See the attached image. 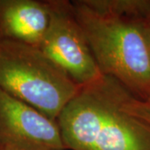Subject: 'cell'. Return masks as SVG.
<instances>
[{"label": "cell", "mask_w": 150, "mask_h": 150, "mask_svg": "<svg viewBox=\"0 0 150 150\" xmlns=\"http://www.w3.org/2000/svg\"><path fill=\"white\" fill-rule=\"evenodd\" d=\"M50 21L38 48L81 87L103 76L72 1L48 0Z\"/></svg>", "instance_id": "cell-4"}, {"label": "cell", "mask_w": 150, "mask_h": 150, "mask_svg": "<svg viewBox=\"0 0 150 150\" xmlns=\"http://www.w3.org/2000/svg\"><path fill=\"white\" fill-rule=\"evenodd\" d=\"M106 79L112 96L120 108L150 126V98L146 99L139 98L134 96L114 79L108 76H106Z\"/></svg>", "instance_id": "cell-8"}, {"label": "cell", "mask_w": 150, "mask_h": 150, "mask_svg": "<svg viewBox=\"0 0 150 150\" xmlns=\"http://www.w3.org/2000/svg\"><path fill=\"white\" fill-rule=\"evenodd\" d=\"M146 28H147V33H148V37H149V40L150 43V20L147 23Z\"/></svg>", "instance_id": "cell-10"}, {"label": "cell", "mask_w": 150, "mask_h": 150, "mask_svg": "<svg viewBox=\"0 0 150 150\" xmlns=\"http://www.w3.org/2000/svg\"><path fill=\"white\" fill-rule=\"evenodd\" d=\"M97 13L111 17L150 19V0H83Z\"/></svg>", "instance_id": "cell-7"}, {"label": "cell", "mask_w": 150, "mask_h": 150, "mask_svg": "<svg viewBox=\"0 0 150 150\" xmlns=\"http://www.w3.org/2000/svg\"><path fill=\"white\" fill-rule=\"evenodd\" d=\"M57 121L66 150H150V126L120 108L104 75L82 87Z\"/></svg>", "instance_id": "cell-1"}, {"label": "cell", "mask_w": 150, "mask_h": 150, "mask_svg": "<svg viewBox=\"0 0 150 150\" xmlns=\"http://www.w3.org/2000/svg\"><path fill=\"white\" fill-rule=\"evenodd\" d=\"M0 144L18 150H66L58 121L2 89Z\"/></svg>", "instance_id": "cell-5"}, {"label": "cell", "mask_w": 150, "mask_h": 150, "mask_svg": "<svg viewBox=\"0 0 150 150\" xmlns=\"http://www.w3.org/2000/svg\"><path fill=\"white\" fill-rule=\"evenodd\" d=\"M81 88L38 48L0 40V89L11 96L57 121Z\"/></svg>", "instance_id": "cell-3"}, {"label": "cell", "mask_w": 150, "mask_h": 150, "mask_svg": "<svg viewBox=\"0 0 150 150\" xmlns=\"http://www.w3.org/2000/svg\"><path fill=\"white\" fill-rule=\"evenodd\" d=\"M72 4L102 74L118 81L134 96L150 98V43L146 28L150 19L102 15L83 0Z\"/></svg>", "instance_id": "cell-2"}, {"label": "cell", "mask_w": 150, "mask_h": 150, "mask_svg": "<svg viewBox=\"0 0 150 150\" xmlns=\"http://www.w3.org/2000/svg\"><path fill=\"white\" fill-rule=\"evenodd\" d=\"M0 150H18V149H13V148L9 147V146H7V145L0 144Z\"/></svg>", "instance_id": "cell-9"}, {"label": "cell", "mask_w": 150, "mask_h": 150, "mask_svg": "<svg viewBox=\"0 0 150 150\" xmlns=\"http://www.w3.org/2000/svg\"><path fill=\"white\" fill-rule=\"evenodd\" d=\"M49 21L48 1L0 0V40L38 48Z\"/></svg>", "instance_id": "cell-6"}]
</instances>
